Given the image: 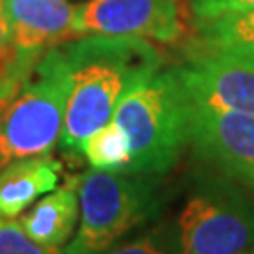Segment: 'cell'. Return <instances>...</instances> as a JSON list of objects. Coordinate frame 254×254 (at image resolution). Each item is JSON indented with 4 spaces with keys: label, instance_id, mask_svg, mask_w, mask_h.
Instances as JSON below:
<instances>
[{
    "label": "cell",
    "instance_id": "7c38bea8",
    "mask_svg": "<svg viewBox=\"0 0 254 254\" xmlns=\"http://www.w3.org/2000/svg\"><path fill=\"white\" fill-rule=\"evenodd\" d=\"M201 53L254 70V9L222 11L196 19Z\"/></svg>",
    "mask_w": 254,
    "mask_h": 254
},
{
    "label": "cell",
    "instance_id": "6da1fadb",
    "mask_svg": "<svg viewBox=\"0 0 254 254\" xmlns=\"http://www.w3.org/2000/svg\"><path fill=\"white\" fill-rule=\"evenodd\" d=\"M63 49L70 94L61 147L77 156L83 141L113 119L123 98L158 72L160 55L145 38L104 34L85 36Z\"/></svg>",
    "mask_w": 254,
    "mask_h": 254
},
{
    "label": "cell",
    "instance_id": "52a82bcc",
    "mask_svg": "<svg viewBox=\"0 0 254 254\" xmlns=\"http://www.w3.org/2000/svg\"><path fill=\"white\" fill-rule=\"evenodd\" d=\"M73 34L153 38L173 42L181 34L177 0H91L75 6Z\"/></svg>",
    "mask_w": 254,
    "mask_h": 254
},
{
    "label": "cell",
    "instance_id": "e0dca14e",
    "mask_svg": "<svg viewBox=\"0 0 254 254\" xmlns=\"http://www.w3.org/2000/svg\"><path fill=\"white\" fill-rule=\"evenodd\" d=\"M9 38H11V25H9L6 4L4 0H0V51L9 44Z\"/></svg>",
    "mask_w": 254,
    "mask_h": 254
},
{
    "label": "cell",
    "instance_id": "3957f363",
    "mask_svg": "<svg viewBox=\"0 0 254 254\" xmlns=\"http://www.w3.org/2000/svg\"><path fill=\"white\" fill-rule=\"evenodd\" d=\"M111 121L127 132L130 141L128 173L158 175L173 168L190 143V102L177 70L156 72L127 94Z\"/></svg>",
    "mask_w": 254,
    "mask_h": 254
},
{
    "label": "cell",
    "instance_id": "9a60e30c",
    "mask_svg": "<svg viewBox=\"0 0 254 254\" xmlns=\"http://www.w3.org/2000/svg\"><path fill=\"white\" fill-rule=\"evenodd\" d=\"M104 254H177V247L175 236L166 234L164 230H153L134 241L111 247Z\"/></svg>",
    "mask_w": 254,
    "mask_h": 254
},
{
    "label": "cell",
    "instance_id": "277c9868",
    "mask_svg": "<svg viewBox=\"0 0 254 254\" xmlns=\"http://www.w3.org/2000/svg\"><path fill=\"white\" fill-rule=\"evenodd\" d=\"M79 228L61 254H104L158 211L153 175L89 170L79 177Z\"/></svg>",
    "mask_w": 254,
    "mask_h": 254
},
{
    "label": "cell",
    "instance_id": "8992f818",
    "mask_svg": "<svg viewBox=\"0 0 254 254\" xmlns=\"http://www.w3.org/2000/svg\"><path fill=\"white\" fill-rule=\"evenodd\" d=\"M190 143L218 175L254 192V115L190 104Z\"/></svg>",
    "mask_w": 254,
    "mask_h": 254
},
{
    "label": "cell",
    "instance_id": "d6986e66",
    "mask_svg": "<svg viewBox=\"0 0 254 254\" xmlns=\"http://www.w3.org/2000/svg\"><path fill=\"white\" fill-rule=\"evenodd\" d=\"M2 51H4V49H2ZM2 51H0V61H2Z\"/></svg>",
    "mask_w": 254,
    "mask_h": 254
},
{
    "label": "cell",
    "instance_id": "7a4b0ae2",
    "mask_svg": "<svg viewBox=\"0 0 254 254\" xmlns=\"http://www.w3.org/2000/svg\"><path fill=\"white\" fill-rule=\"evenodd\" d=\"M68 94L63 47L44 51L23 79H0V170L53 151L63 134Z\"/></svg>",
    "mask_w": 254,
    "mask_h": 254
},
{
    "label": "cell",
    "instance_id": "9c48e42d",
    "mask_svg": "<svg viewBox=\"0 0 254 254\" xmlns=\"http://www.w3.org/2000/svg\"><path fill=\"white\" fill-rule=\"evenodd\" d=\"M11 38L9 47L19 55L38 57L51 44L73 34V11L68 0H4Z\"/></svg>",
    "mask_w": 254,
    "mask_h": 254
},
{
    "label": "cell",
    "instance_id": "4fadbf2b",
    "mask_svg": "<svg viewBox=\"0 0 254 254\" xmlns=\"http://www.w3.org/2000/svg\"><path fill=\"white\" fill-rule=\"evenodd\" d=\"M81 154L94 170L104 172H127L132 158L127 132L115 121H109L87 137L83 141Z\"/></svg>",
    "mask_w": 254,
    "mask_h": 254
},
{
    "label": "cell",
    "instance_id": "30bf717a",
    "mask_svg": "<svg viewBox=\"0 0 254 254\" xmlns=\"http://www.w3.org/2000/svg\"><path fill=\"white\" fill-rule=\"evenodd\" d=\"M61 164L49 154L8 164L0 170V218H15L25 213L42 194L55 190Z\"/></svg>",
    "mask_w": 254,
    "mask_h": 254
},
{
    "label": "cell",
    "instance_id": "5b68a950",
    "mask_svg": "<svg viewBox=\"0 0 254 254\" xmlns=\"http://www.w3.org/2000/svg\"><path fill=\"white\" fill-rule=\"evenodd\" d=\"M177 254H243L254 247V192L211 175L185 203L177 230Z\"/></svg>",
    "mask_w": 254,
    "mask_h": 254
},
{
    "label": "cell",
    "instance_id": "ba28073f",
    "mask_svg": "<svg viewBox=\"0 0 254 254\" xmlns=\"http://www.w3.org/2000/svg\"><path fill=\"white\" fill-rule=\"evenodd\" d=\"M175 70L192 106L254 115L253 68L200 53Z\"/></svg>",
    "mask_w": 254,
    "mask_h": 254
},
{
    "label": "cell",
    "instance_id": "ac0fdd59",
    "mask_svg": "<svg viewBox=\"0 0 254 254\" xmlns=\"http://www.w3.org/2000/svg\"><path fill=\"white\" fill-rule=\"evenodd\" d=\"M243 254H254V247H253V249H249V251H245Z\"/></svg>",
    "mask_w": 254,
    "mask_h": 254
},
{
    "label": "cell",
    "instance_id": "5bb4252c",
    "mask_svg": "<svg viewBox=\"0 0 254 254\" xmlns=\"http://www.w3.org/2000/svg\"><path fill=\"white\" fill-rule=\"evenodd\" d=\"M0 254H61L36 243L13 218H0Z\"/></svg>",
    "mask_w": 254,
    "mask_h": 254
},
{
    "label": "cell",
    "instance_id": "2e32d148",
    "mask_svg": "<svg viewBox=\"0 0 254 254\" xmlns=\"http://www.w3.org/2000/svg\"><path fill=\"white\" fill-rule=\"evenodd\" d=\"M239 9H254V0H192V13L196 19Z\"/></svg>",
    "mask_w": 254,
    "mask_h": 254
},
{
    "label": "cell",
    "instance_id": "8fae6325",
    "mask_svg": "<svg viewBox=\"0 0 254 254\" xmlns=\"http://www.w3.org/2000/svg\"><path fill=\"white\" fill-rule=\"evenodd\" d=\"M79 177H73L61 187L59 190H51L44 200H40L34 207L19 215V226L30 239L36 243L59 251L77 226L79 217V192H77Z\"/></svg>",
    "mask_w": 254,
    "mask_h": 254
}]
</instances>
